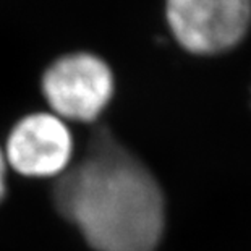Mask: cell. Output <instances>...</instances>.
Here are the masks:
<instances>
[{"mask_svg": "<svg viewBox=\"0 0 251 251\" xmlns=\"http://www.w3.org/2000/svg\"><path fill=\"white\" fill-rule=\"evenodd\" d=\"M50 200L93 251H157L164 240L161 183L105 125L93 128L84 151L54 180Z\"/></svg>", "mask_w": 251, "mask_h": 251, "instance_id": "6da1fadb", "label": "cell"}, {"mask_svg": "<svg viewBox=\"0 0 251 251\" xmlns=\"http://www.w3.org/2000/svg\"><path fill=\"white\" fill-rule=\"evenodd\" d=\"M175 42L193 55H217L238 46L251 25V0H164Z\"/></svg>", "mask_w": 251, "mask_h": 251, "instance_id": "3957f363", "label": "cell"}, {"mask_svg": "<svg viewBox=\"0 0 251 251\" xmlns=\"http://www.w3.org/2000/svg\"><path fill=\"white\" fill-rule=\"evenodd\" d=\"M115 73L96 52L72 50L54 58L41 76L47 107L67 124H96L114 100Z\"/></svg>", "mask_w": 251, "mask_h": 251, "instance_id": "7a4b0ae2", "label": "cell"}, {"mask_svg": "<svg viewBox=\"0 0 251 251\" xmlns=\"http://www.w3.org/2000/svg\"><path fill=\"white\" fill-rule=\"evenodd\" d=\"M7 172H8V164H7V159H5V154H3V148L0 146V204L2 201L5 200L7 196Z\"/></svg>", "mask_w": 251, "mask_h": 251, "instance_id": "5b68a950", "label": "cell"}, {"mask_svg": "<svg viewBox=\"0 0 251 251\" xmlns=\"http://www.w3.org/2000/svg\"><path fill=\"white\" fill-rule=\"evenodd\" d=\"M2 148L8 167L25 178L55 180L75 161L70 124L50 110L29 112L18 119Z\"/></svg>", "mask_w": 251, "mask_h": 251, "instance_id": "277c9868", "label": "cell"}]
</instances>
